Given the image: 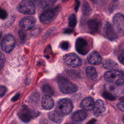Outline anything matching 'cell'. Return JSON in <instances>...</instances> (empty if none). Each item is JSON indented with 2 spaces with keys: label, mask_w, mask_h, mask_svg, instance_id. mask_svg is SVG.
<instances>
[{
  "label": "cell",
  "mask_w": 124,
  "mask_h": 124,
  "mask_svg": "<svg viewBox=\"0 0 124 124\" xmlns=\"http://www.w3.org/2000/svg\"><path fill=\"white\" fill-rule=\"evenodd\" d=\"M122 120H123V122L124 123V115L123 116V118H122Z\"/></svg>",
  "instance_id": "74e56055"
},
{
  "label": "cell",
  "mask_w": 124,
  "mask_h": 124,
  "mask_svg": "<svg viewBox=\"0 0 124 124\" xmlns=\"http://www.w3.org/2000/svg\"><path fill=\"white\" fill-rule=\"evenodd\" d=\"M16 41L13 35L8 34L2 39L1 43V46L3 51L7 53H9L13 50Z\"/></svg>",
  "instance_id": "8992f818"
},
{
  "label": "cell",
  "mask_w": 124,
  "mask_h": 124,
  "mask_svg": "<svg viewBox=\"0 0 124 124\" xmlns=\"http://www.w3.org/2000/svg\"><path fill=\"white\" fill-rule=\"evenodd\" d=\"M34 1H41V0H33Z\"/></svg>",
  "instance_id": "60d3db41"
},
{
  "label": "cell",
  "mask_w": 124,
  "mask_h": 124,
  "mask_svg": "<svg viewBox=\"0 0 124 124\" xmlns=\"http://www.w3.org/2000/svg\"><path fill=\"white\" fill-rule=\"evenodd\" d=\"M59 7L46 10L40 16L41 22L45 24L49 23L55 18L59 12Z\"/></svg>",
  "instance_id": "277c9868"
},
{
  "label": "cell",
  "mask_w": 124,
  "mask_h": 124,
  "mask_svg": "<svg viewBox=\"0 0 124 124\" xmlns=\"http://www.w3.org/2000/svg\"><path fill=\"white\" fill-rule=\"evenodd\" d=\"M48 117L51 121L57 124L62 123L64 120V115L56 109L49 112L48 113Z\"/></svg>",
  "instance_id": "5bb4252c"
},
{
  "label": "cell",
  "mask_w": 124,
  "mask_h": 124,
  "mask_svg": "<svg viewBox=\"0 0 124 124\" xmlns=\"http://www.w3.org/2000/svg\"><path fill=\"white\" fill-rule=\"evenodd\" d=\"M57 0H41L40 5L42 8L45 9H48L51 8Z\"/></svg>",
  "instance_id": "7402d4cb"
},
{
  "label": "cell",
  "mask_w": 124,
  "mask_h": 124,
  "mask_svg": "<svg viewBox=\"0 0 124 124\" xmlns=\"http://www.w3.org/2000/svg\"><path fill=\"white\" fill-rule=\"evenodd\" d=\"M124 76V73L120 71L112 70L106 72L104 74L105 79L108 82L116 83Z\"/></svg>",
  "instance_id": "30bf717a"
},
{
  "label": "cell",
  "mask_w": 124,
  "mask_h": 124,
  "mask_svg": "<svg viewBox=\"0 0 124 124\" xmlns=\"http://www.w3.org/2000/svg\"><path fill=\"white\" fill-rule=\"evenodd\" d=\"M93 114L96 117H100L107 112V106L101 100H97L94 105L93 108Z\"/></svg>",
  "instance_id": "8fae6325"
},
{
  "label": "cell",
  "mask_w": 124,
  "mask_h": 124,
  "mask_svg": "<svg viewBox=\"0 0 124 124\" xmlns=\"http://www.w3.org/2000/svg\"><path fill=\"white\" fill-rule=\"evenodd\" d=\"M94 102L93 98L86 97L84 98L80 104V107L83 110H91L93 109Z\"/></svg>",
  "instance_id": "e0dca14e"
},
{
  "label": "cell",
  "mask_w": 124,
  "mask_h": 124,
  "mask_svg": "<svg viewBox=\"0 0 124 124\" xmlns=\"http://www.w3.org/2000/svg\"><path fill=\"white\" fill-rule=\"evenodd\" d=\"M82 11L84 15L89 16L91 14L92 10L90 4L87 2L85 1L83 3Z\"/></svg>",
  "instance_id": "603a6c76"
},
{
  "label": "cell",
  "mask_w": 124,
  "mask_h": 124,
  "mask_svg": "<svg viewBox=\"0 0 124 124\" xmlns=\"http://www.w3.org/2000/svg\"></svg>",
  "instance_id": "7bdbcfd3"
},
{
  "label": "cell",
  "mask_w": 124,
  "mask_h": 124,
  "mask_svg": "<svg viewBox=\"0 0 124 124\" xmlns=\"http://www.w3.org/2000/svg\"><path fill=\"white\" fill-rule=\"evenodd\" d=\"M103 65L105 69L110 70H117L119 67L116 62L110 59H107L104 60L103 62Z\"/></svg>",
  "instance_id": "d6986e66"
},
{
  "label": "cell",
  "mask_w": 124,
  "mask_h": 124,
  "mask_svg": "<svg viewBox=\"0 0 124 124\" xmlns=\"http://www.w3.org/2000/svg\"><path fill=\"white\" fill-rule=\"evenodd\" d=\"M20 97V94L19 93H18V94H16L12 98V101H16Z\"/></svg>",
  "instance_id": "836d02e7"
},
{
  "label": "cell",
  "mask_w": 124,
  "mask_h": 124,
  "mask_svg": "<svg viewBox=\"0 0 124 124\" xmlns=\"http://www.w3.org/2000/svg\"><path fill=\"white\" fill-rule=\"evenodd\" d=\"M17 10L25 15H32L35 12V8L31 0H22L17 6Z\"/></svg>",
  "instance_id": "3957f363"
},
{
  "label": "cell",
  "mask_w": 124,
  "mask_h": 124,
  "mask_svg": "<svg viewBox=\"0 0 124 124\" xmlns=\"http://www.w3.org/2000/svg\"><path fill=\"white\" fill-rule=\"evenodd\" d=\"M113 0V1H117V0Z\"/></svg>",
  "instance_id": "b9f144b4"
},
{
  "label": "cell",
  "mask_w": 124,
  "mask_h": 124,
  "mask_svg": "<svg viewBox=\"0 0 124 124\" xmlns=\"http://www.w3.org/2000/svg\"><path fill=\"white\" fill-rule=\"evenodd\" d=\"M120 100L121 101V102H124V96H122V97H120Z\"/></svg>",
  "instance_id": "d590c367"
},
{
  "label": "cell",
  "mask_w": 124,
  "mask_h": 124,
  "mask_svg": "<svg viewBox=\"0 0 124 124\" xmlns=\"http://www.w3.org/2000/svg\"><path fill=\"white\" fill-rule=\"evenodd\" d=\"M60 46L62 49L64 50H66L69 48V45L68 42H67V41H62L60 43Z\"/></svg>",
  "instance_id": "83f0119b"
},
{
  "label": "cell",
  "mask_w": 124,
  "mask_h": 124,
  "mask_svg": "<svg viewBox=\"0 0 124 124\" xmlns=\"http://www.w3.org/2000/svg\"><path fill=\"white\" fill-rule=\"evenodd\" d=\"M65 124H74L72 123H66Z\"/></svg>",
  "instance_id": "f35d334b"
},
{
  "label": "cell",
  "mask_w": 124,
  "mask_h": 124,
  "mask_svg": "<svg viewBox=\"0 0 124 124\" xmlns=\"http://www.w3.org/2000/svg\"><path fill=\"white\" fill-rule=\"evenodd\" d=\"M103 96L105 98L109 100L112 101V100H115V97L112 94H111V93H109L108 92H104L103 93Z\"/></svg>",
  "instance_id": "484cf974"
},
{
  "label": "cell",
  "mask_w": 124,
  "mask_h": 124,
  "mask_svg": "<svg viewBox=\"0 0 124 124\" xmlns=\"http://www.w3.org/2000/svg\"><path fill=\"white\" fill-rule=\"evenodd\" d=\"M58 87L60 91L64 94L72 93L78 90L76 84L63 78H60L59 79Z\"/></svg>",
  "instance_id": "7a4b0ae2"
},
{
  "label": "cell",
  "mask_w": 124,
  "mask_h": 124,
  "mask_svg": "<svg viewBox=\"0 0 124 124\" xmlns=\"http://www.w3.org/2000/svg\"><path fill=\"white\" fill-rule=\"evenodd\" d=\"M1 38V33L0 32V41Z\"/></svg>",
  "instance_id": "ab89813d"
},
{
  "label": "cell",
  "mask_w": 124,
  "mask_h": 124,
  "mask_svg": "<svg viewBox=\"0 0 124 124\" xmlns=\"http://www.w3.org/2000/svg\"><path fill=\"white\" fill-rule=\"evenodd\" d=\"M112 21L116 33L120 35H124V16L121 14H116L113 16Z\"/></svg>",
  "instance_id": "ba28073f"
},
{
  "label": "cell",
  "mask_w": 124,
  "mask_h": 124,
  "mask_svg": "<svg viewBox=\"0 0 124 124\" xmlns=\"http://www.w3.org/2000/svg\"><path fill=\"white\" fill-rule=\"evenodd\" d=\"M92 0L93 2H96L97 0Z\"/></svg>",
  "instance_id": "8d00e7d4"
},
{
  "label": "cell",
  "mask_w": 124,
  "mask_h": 124,
  "mask_svg": "<svg viewBox=\"0 0 124 124\" xmlns=\"http://www.w3.org/2000/svg\"><path fill=\"white\" fill-rule=\"evenodd\" d=\"M69 26L71 28H74L77 24V18L74 14L71 15L68 18Z\"/></svg>",
  "instance_id": "cb8c5ba5"
},
{
  "label": "cell",
  "mask_w": 124,
  "mask_h": 124,
  "mask_svg": "<svg viewBox=\"0 0 124 124\" xmlns=\"http://www.w3.org/2000/svg\"><path fill=\"white\" fill-rule=\"evenodd\" d=\"M103 33L106 37L112 40L117 38V33L113 26L108 22H107L103 29Z\"/></svg>",
  "instance_id": "4fadbf2b"
},
{
  "label": "cell",
  "mask_w": 124,
  "mask_h": 124,
  "mask_svg": "<svg viewBox=\"0 0 124 124\" xmlns=\"http://www.w3.org/2000/svg\"><path fill=\"white\" fill-rule=\"evenodd\" d=\"M6 88L2 85L0 86V96H2L6 92Z\"/></svg>",
  "instance_id": "f546056e"
},
{
  "label": "cell",
  "mask_w": 124,
  "mask_h": 124,
  "mask_svg": "<svg viewBox=\"0 0 124 124\" xmlns=\"http://www.w3.org/2000/svg\"><path fill=\"white\" fill-rule=\"evenodd\" d=\"M36 22V19L32 16H26L19 21V25L22 31H28L31 29Z\"/></svg>",
  "instance_id": "7c38bea8"
},
{
  "label": "cell",
  "mask_w": 124,
  "mask_h": 124,
  "mask_svg": "<svg viewBox=\"0 0 124 124\" xmlns=\"http://www.w3.org/2000/svg\"><path fill=\"white\" fill-rule=\"evenodd\" d=\"M63 60L65 63L69 67H76L81 64V59L74 53H68L64 55Z\"/></svg>",
  "instance_id": "52a82bcc"
},
{
  "label": "cell",
  "mask_w": 124,
  "mask_h": 124,
  "mask_svg": "<svg viewBox=\"0 0 124 124\" xmlns=\"http://www.w3.org/2000/svg\"><path fill=\"white\" fill-rule=\"evenodd\" d=\"M88 62L93 65H97L101 63L102 59L100 55L95 51L91 53L87 57Z\"/></svg>",
  "instance_id": "ac0fdd59"
},
{
  "label": "cell",
  "mask_w": 124,
  "mask_h": 124,
  "mask_svg": "<svg viewBox=\"0 0 124 124\" xmlns=\"http://www.w3.org/2000/svg\"><path fill=\"white\" fill-rule=\"evenodd\" d=\"M87 26L88 31L92 34H94L99 29V21L95 19L89 20L87 23Z\"/></svg>",
  "instance_id": "2e32d148"
},
{
  "label": "cell",
  "mask_w": 124,
  "mask_h": 124,
  "mask_svg": "<svg viewBox=\"0 0 124 124\" xmlns=\"http://www.w3.org/2000/svg\"><path fill=\"white\" fill-rule=\"evenodd\" d=\"M40 112L36 109L29 108L23 106L19 110L18 115L20 119L24 122H29L32 119L38 116Z\"/></svg>",
  "instance_id": "6da1fadb"
},
{
  "label": "cell",
  "mask_w": 124,
  "mask_h": 124,
  "mask_svg": "<svg viewBox=\"0 0 124 124\" xmlns=\"http://www.w3.org/2000/svg\"><path fill=\"white\" fill-rule=\"evenodd\" d=\"M5 62V57L4 55L0 52V71L3 68Z\"/></svg>",
  "instance_id": "4316f807"
},
{
  "label": "cell",
  "mask_w": 124,
  "mask_h": 124,
  "mask_svg": "<svg viewBox=\"0 0 124 124\" xmlns=\"http://www.w3.org/2000/svg\"><path fill=\"white\" fill-rule=\"evenodd\" d=\"M18 33H19V36L21 39V40H22V41H24L26 39V33L22 31H19Z\"/></svg>",
  "instance_id": "1f68e13d"
},
{
  "label": "cell",
  "mask_w": 124,
  "mask_h": 124,
  "mask_svg": "<svg viewBox=\"0 0 124 124\" xmlns=\"http://www.w3.org/2000/svg\"><path fill=\"white\" fill-rule=\"evenodd\" d=\"M96 120L95 119H92V120L90 121L87 124H94L95 123V122Z\"/></svg>",
  "instance_id": "e575fe53"
},
{
  "label": "cell",
  "mask_w": 124,
  "mask_h": 124,
  "mask_svg": "<svg viewBox=\"0 0 124 124\" xmlns=\"http://www.w3.org/2000/svg\"><path fill=\"white\" fill-rule=\"evenodd\" d=\"M41 104L45 109L50 110L54 106V102L50 95H45L42 97Z\"/></svg>",
  "instance_id": "9a60e30c"
},
{
  "label": "cell",
  "mask_w": 124,
  "mask_h": 124,
  "mask_svg": "<svg viewBox=\"0 0 124 124\" xmlns=\"http://www.w3.org/2000/svg\"><path fill=\"white\" fill-rule=\"evenodd\" d=\"M75 47L77 52L81 55L86 54L90 49V47L87 41L81 37L78 38L77 39L76 41Z\"/></svg>",
  "instance_id": "9c48e42d"
},
{
  "label": "cell",
  "mask_w": 124,
  "mask_h": 124,
  "mask_svg": "<svg viewBox=\"0 0 124 124\" xmlns=\"http://www.w3.org/2000/svg\"><path fill=\"white\" fill-rule=\"evenodd\" d=\"M118 59L120 62L124 65V51L121 52V54L119 55L118 57Z\"/></svg>",
  "instance_id": "4dcf8cb0"
},
{
  "label": "cell",
  "mask_w": 124,
  "mask_h": 124,
  "mask_svg": "<svg viewBox=\"0 0 124 124\" xmlns=\"http://www.w3.org/2000/svg\"><path fill=\"white\" fill-rule=\"evenodd\" d=\"M86 117V112L84 110H79L73 114L72 119L75 122H80L84 120Z\"/></svg>",
  "instance_id": "ffe728a7"
},
{
  "label": "cell",
  "mask_w": 124,
  "mask_h": 124,
  "mask_svg": "<svg viewBox=\"0 0 124 124\" xmlns=\"http://www.w3.org/2000/svg\"><path fill=\"white\" fill-rule=\"evenodd\" d=\"M87 77L91 80H96L97 78V74L96 69L93 66H88L86 69Z\"/></svg>",
  "instance_id": "44dd1931"
},
{
  "label": "cell",
  "mask_w": 124,
  "mask_h": 124,
  "mask_svg": "<svg viewBox=\"0 0 124 124\" xmlns=\"http://www.w3.org/2000/svg\"><path fill=\"white\" fill-rule=\"evenodd\" d=\"M117 106L120 110L124 111V102H120V103H118Z\"/></svg>",
  "instance_id": "d6a6232c"
},
{
  "label": "cell",
  "mask_w": 124,
  "mask_h": 124,
  "mask_svg": "<svg viewBox=\"0 0 124 124\" xmlns=\"http://www.w3.org/2000/svg\"><path fill=\"white\" fill-rule=\"evenodd\" d=\"M72 109V101L69 99L63 98L58 102L56 109L63 115H65L70 113Z\"/></svg>",
  "instance_id": "5b68a950"
},
{
  "label": "cell",
  "mask_w": 124,
  "mask_h": 124,
  "mask_svg": "<svg viewBox=\"0 0 124 124\" xmlns=\"http://www.w3.org/2000/svg\"><path fill=\"white\" fill-rule=\"evenodd\" d=\"M7 16L8 14L7 12L5 10L0 8V18L1 19H4L7 17Z\"/></svg>",
  "instance_id": "f1b7e54d"
},
{
  "label": "cell",
  "mask_w": 124,
  "mask_h": 124,
  "mask_svg": "<svg viewBox=\"0 0 124 124\" xmlns=\"http://www.w3.org/2000/svg\"><path fill=\"white\" fill-rule=\"evenodd\" d=\"M44 92L46 94V95H52L54 94V91L51 87L48 85H45L43 88Z\"/></svg>",
  "instance_id": "d4e9b609"
}]
</instances>
